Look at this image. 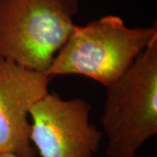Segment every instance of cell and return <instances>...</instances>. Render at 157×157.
Returning <instances> with one entry per match:
<instances>
[{"instance_id":"6da1fadb","label":"cell","mask_w":157,"mask_h":157,"mask_svg":"<svg viewBox=\"0 0 157 157\" xmlns=\"http://www.w3.org/2000/svg\"><path fill=\"white\" fill-rule=\"evenodd\" d=\"M157 39V27L129 28L109 15L84 26L75 25L46 74H77L107 86L121 78Z\"/></svg>"},{"instance_id":"3957f363","label":"cell","mask_w":157,"mask_h":157,"mask_svg":"<svg viewBox=\"0 0 157 157\" xmlns=\"http://www.w3.org/2000/svg\"><path fill=\"white\" fill-rule=\"evenodd\" d=\"M78 9V0H0V58L46 73Z\"/></svg>"},{"instance_id":"8992f818","label":"cell","mask_w":157,"mask_h":157,"mask_svg":"<svg viewBox=\"0 0 157 157\" xmlns=\"http://www.w3.org/2000/svg\"><path fill=\"white\" fill-rule=\"evenodd\" d=\"M0 157H17L16 155H12V154H8V153H4V154H0Z\"/></svg>"},{"instance_id":"7a4b0ae2","label":"cell","mask_w":157,"mask_h":157,"mask_svg":"<svg viewBox=\"0 0 157 157\" xmlns=\"http://www.w3.org/2000/svg\"><path fill=\"white\" fill-rule=\"evenodd\" d=\"M101 117L107 157H136L157 134V39L123 75L106 86Z\"/></svg>"},{"instance_id":"5b68a950","label":"cell","mask_w":157,"mask_h":157,"mask_svg":"<svg viewBox=\"0 0 157 157\" xmlns=\"http://www.w3.org/2000/svg\"><path fill=\"white\" fill-rule=\"evenodd\" d=\"M52 77L0 58V154L35 157L30 111L49 94Z\"/></svg>"},{"instance_id":"277c9868","label":"cell","mask_w":157,"mask_h":157,"mask_svg":"<svg viewBox=\"0 0 157 157\" xmlns=\"http://www.w3.org/2000/svg\"><path fill=\"white\" fill-rule=\"evenodd\" d=\"M90 105L47 94L30 111L31 141L41 157H94L102 135L89 122Z\"/></svg>"}]
</instances>
